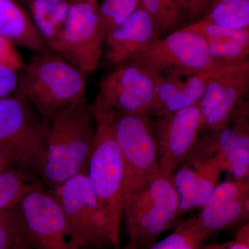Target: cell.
I'll return each mask as SVG.
<instances>
[{
	"label": "cell",
	"instance_id": "4dcf8cb0",
	"mask_svg": "<svg viewBox=\"0 0 249 249\" xmlns=\"http://www.w3.org/2000/svg\"><path fill=\"white\" fill-rule=\"evenodd\" d=\"M210 2L211 0H187L191 19L195 20L197 18L204 17L209 11Z\"/></svg>",
	"mask_w": 249,
	"mask_h": 249
},
{
	"label": "cell",
	"instance_id": "e0dca14e",
	"mask_svg": "<svg viewBox=\"0 0 249 249\" xmlns=\"http://www.w3.org/2000/svg\"><path fill=\"white\" fill-rule=\"evenodd\" d=\"M0 36L13 45L34 52L49 50L18 0H0Z\"/></svg>",
	"mask_w": 249,
	"mask_h": 249
},
{
	"label": "cell",
	"instance_id": "d6986e66",
	"mask_svg": "<svg viewBox=\"0 0 249 249\" xmlns=\"http://www.w3.org/2000/svg\"><path fill=\"white\" fill-rule=\"evenodd\" d=\"M70 4L69 0H25L23 4L49 50L57 54Z\"/></svg>",
	"mask_w": 249,
	"mask_h": 249
},
{
	"label": "cell",
	"instance_id": "7402d4cb",
	"mask_svg": "<svg viewBox=\"0 0 249 249\" xmlns=\"http://www.w3.org/2000/svg\"><path fill=\"white\" fill-rule=\"evenodd\" d=\"M0 249H34L19 204L0 211Z\"/></svg>",
	"mask_w": 249,
	"mask_h": 249
},
{
	"label": "cell",
	"instance_id": "ac0fdd59",
	"mask_svg": "<svg viewBox=\"0 0 249 249\" xmlns=\"http://www.w3.org/2000/svg\"><path fill=\"white\" fill-rule=\"evenodd\" d=\"M233 131L223 154L224 171L232 178L249 179V105L245 100L231 115Z\"/></svg>",
	"mask_w": 249,
	"mask_h": 249
},
{
	"label": "cell",
	"instance_id": "277c9868",
	"mask_svg": "<svg viewBox=\"0 0 249 249\" xmlns=\"http://www.w3.org/2000/svg\"><path fill=\"white\" fill-rule=\"evenodd\" d=\"M0 152L16 165L42 174L46 160L42 119L22 81L15 92L0 98Z\"/></svg>",
	"mask_w": 249,
	"mask_h": 249
},
{
	"label": "cell",
	"instance_id": "f546056e",
	"mask_svg": "<svg viewBox=\"0 0 249 249\" xmlns=\"http://www.w3.org/2000/svg\"><path fill=\"white\" fill-rule=\"evenodd\" d=\"M0 66L10 67L18 71H23L25 67L15 46L1 36H0Z\"/></svg>",
	"mask_w": 249,
	"mask_h": 249
},
{
	"label": "cell",
	"instance_id": "7c38bea8",
	"mask_svg": "<svg viewBox=\"0 0 249 249\" xmlns=\"http://www.w3.org/2000/svg\"><path fill=\"white\" fill-rule=\"evenodd\" d=\"M249 89V60L219 67L210 78L199 106L201 132L222 127Z\"/></svg>",
	"mask_w": 249,
	"mask_h": 249
},
{
	"label": "cell",
	"instance_id": "2e32d148",
	"mask_svg": "<svg viewBox=\"0 0 249 249\" xmlns=\"http://www.w3.org/2000/svg\"><path fill=\"white\" fill-rule=\"evenodd\" d=\"M216 70L188 76H161L156 91L152 116L160 119L200 102Z\"/></svg>",
	"mask_w": 249,
	"mask_h": 249
},
{
	"label": "cell",
	"instance_id": "8fae6325",
	"mask_svg": "<svg viewBox=\"0 0 249 249\" xmlns=\"http://www.w3.org/2000/svg\"><path fill=\"white\" fill-rule=\"evenodd\" d=\"M19 206L34 249H80L58 201L41 183L23 196Z\"/></svg>",
	"mask_w": 249,
	"mask_h": 249
},
{
	"label": "cell",
	"instance_id": "44dd1931",
	"mask_svg": "<svg viewBox=\"0 0 249 249\" xmlns=\"http://www.w3.org/2000/svg\"><path fill=\"white\" fill-rule=\"evenodd\" d=\"M27 171L14 165L0 173V211L19 204L28 192L40 183Z\"/></svg>",
	"mask_w": 249,
	"mask_h": 249
},
{
	"label": "cell",
	"instance_id": "8992f818",
	"mask_svg": "<svg viewBox=\"0 0 249 249\" xmlns=\"http://www.w3.org/2000/svg\"><path fill=\"white\" fill-rule=\"evenodd\" d=\"M152 113L116 114L115 134L124 167V195L142 189L160 175Z\"/></svg>",
	"mask_w": 249,
	"mask_h": 249
},
{
	"label": "cell",
	"instance_id": "52a82bcc",
	"mask_svg": "<svg viewBox=\"0 0 249 249\" xmlns=\"http://www.w3.org/2000/svg\"><path fill=\"white\" fill-rule=\"evenodd\" d=\"M106 36L98 0H75L70 4L58 54L88 74L99 65Z\"/></svg>",
	"mask_w": 249,
	"mask_h": 249
},
{
	"label": "cell",
	"instance_id": "ffe728a7",
	"mask_svg": "<svg viewBox=\"0 0 249 249\" xmlns=\"http://www.w3.org/2000/svg\"><path fill=\"white\" fill-rule=\"evenodd\" d=\"M183 161L189 163L194 170L191 203L193 211L200 209L204 204L219 183L224 169L217 160L211 159L186 158Z\"/></svg>",
	"mask_w": 249,
	"mask_h": 249
},
{
	"label": "cell",
	"instance_id": "30bf717a",
	"mask_svg": "<svg viewBox=\"0 0 249 249\" xmlns=\"http://www.w3.org/2000/svg\"><path fill=\"white\" fill-rule=\"evenodd\" d=\"M160 77L138 59H130L103 77L97 95L117 114L152 113Z\"/></svg>",
	"mask_w": 249,
	"mask_h": 249
},
{
	"label": "cell",
	"instance_id": "4316f807",
	"mask_svg": "<svg viewBox=\"0 0 249 249\" xmlns=\"http://www.w3.org/2000/svg\"><path fill=\"white\" fill-rule=\"evenodd\" d=\"M140 0H102L99 11L107 31L120 24L140 6Z\"/></svg>",
	"mask_w": 249,
	"mask_h": 249
},
{
	"label": "cell",
	"instance_id": "f1b7e54d",
	"mask_svg": "<svg viewBox=\"0 0 249 249\" xmlns=\"http://www.w3.org/2000/svg\"><path fill=\"white\" fill-rule=\"evenodd\" d=\"M22 78V71L0 66V98L15 92L19 88Z\"/></svg>",
	"mask_w": 249,
	"mask_h": 249
},
{
	"label": "cell",
	"instance_id": "4fadbf2b",
	"mask_svg": "<svg viewBox=\"0 0 249 249\" xmlns=\"http://www.w3.org/2000/svg\"><path fill=\"white\" fill-rule=\"evenodd\" d=\"M160 175H172L190 153L201 133L199 103L154 122Z\"/></svg>",
	"mask_w": 249,
	"mask_h": 249
},
{
	"label": "cell",
	"instance_id": "9a60e30c",
	"mask_svg": "<svg viewBox=\"0 0 249 249\" xmlns=\"http://www.w3.org/2000/svg\"><path fill=\"white\" fill-rule=\"evenodd\" d=\"M178 198L175 188L165 198L125 218L128 242L124 249H148L178 219Z\"/></svg>",
	"mask_w": 249,
	"mask_h": 249
},
{
	"label": "cell",
	"instance_id": "cb8c5ba5",
	"mask_svg": "<svg viewBox=\"0 0 249 249\" xmlns=\"http://www.w3.org/2000/svg\"><path fill=\"white\" fill-rule=\"evenodd\" d=\"M141 4L155 18L161 34L182 28L186 17L169 0H140Z\"/></svg>",
	"mask_w": 249,
	"mask_h": 249
},
{
	"label": "cell",
	"instance_id": "d4e9b609",
	"mask_svg": "<svg viewBox=\"0 0 249 249\" xmlns=\"http://www.w3.org/2000/svg\"><path fill=\"white\" fill-rule=\"evenodd\" d=\"M206 41L211 58L217 66L237 65L249 59V46L232 40Z\"/></svg>",
	"mask_w": 249,
	"mask_h": 249
},
{
	"label": "cell",
	"instance_id": "ba28073f",
	"mask_svg": "<svg viewBox=\"0 0 249 249\" xmlns=\"http://www.w3.org/2000/svg\"><path fill=\"white\" fill-rule=\"evenodd\" d=\"M133 58L160 76H188L219 68L204 37L182 27L158 39Z\"/></svg>",
	"mask_w": 249,
	"mask_h": 249
},
{
	"label": "cell",
	"instance_id": "e575fe53",
	"mask_svg": "<svg viewBox=\"0 0 249 249\" xmlns=\"http://www.w3.org/2000/svg\"><path fill=\"white\" fill-rule=\"evenodd\" d=\"M18 1H19V2L20 3V4L23 6V4H24V1H25V0H18Z\"/></svg>",
	"mask_w": 249,
	"mask_h": 249
},
{
	"label": "cell",
	"instance_id": "9c48e42d",
	"mask_svg": "<svg viewBox=\"0 0 249 249\" xmlns=\"http://www.w3.org/2000/svg\"><path fill=\"white\" fill-rule=\"evenodd\" d=\"M199 209L180 226L201 247L213 236L248 222L249 179L232 178L218 183Z\"/></svg>",
	"mask_w": 249,
	"mask_h": 249
},
{
	"label": "cell",
	"instance_id": "484cf974",
	"mask_svg": "<svg viewBox=\"0 0 249 249\" xmlns=\"http://www.w3.org/2000/svg\"><path fill=\"white\" fill-rule=\"evenodd\" d=\"M184 27L199 34L204 37L205 40H232L242 45L249 46V28L236 29L223 27L209 22L204 18L195 21Z\"/></svg>",
	"mask_w": 249,
	"mask_h": 249
},
{
	"label": "cell",
	"instance_id": "836d02e7",
	"mask_svg": "<svg viewBox=\"0 0 249 249\" xmlns=\"http://www.w3.org/2000/svg\"><path fill=\"white\" fill-rule=\"evenodd\" d=\"M244 1V0H211L210 2V8L214 4H219V3L235 2V1Z\"/></svg>",
	"mask_w": 249,
	"mask_h": 249
},
{
	"label": "cell",
	"instance_id": "5bb4252c",
	"mask_svg": "<svg viewBox=\"0 0 249 249\" xmlns=\"http://www.w3.org/2000/svg\"><path fill=\"white\" fill-rule=\"evenodd\" d=\"M160 34L155 18L140 4L129 17L107 31L106 60L113 67L127 61L158 40Z\"/></svg>",
	"mask_w": 249,
	"mask_h": 249
},
{
	"label": "cell",
	"instance_id": "1f68e13d",
	"mask_svg": "<svg viewBox=\"0 0 249 249\" xmlns=\"http://www.w3.org/2000/svg\"><path fill=\"white\" fill-rule=\"evenodd\" d=\"M198 249H249V242L235 239L222 243L204 244Z\"/></svg>",
	"mask_w": 249,
	"mask_h": 249
},
{
	"label": "cell",
	"instance_id": "8d00e7d4",
	"mask_svg": "<svg viewBox=\"0 0 249 249\" xmlns=\"http://www.w3.org/2000/svg\"><path fill=\"white\" fill-rule=\"evenodd\" d=\"M119 249V248H118V249Z\"/></svg>",
	"mask_w": 249,
	"mask_h": 249
},
{
	"label": "cell",
	"instance_id": "3957f363",
	"mask_svg": "<svg viewBox=\"0 0 249 249\" xmlns=\"http://www.w3.org/2000/svg\"><path fill=\"white\" fill-rule=\"evenodd\" d=\"M23 71L24 91L42 119L87 100L86 73L52 51L34 52Z\"/></svg>",
	"mask_w": 249,
	"mask_h": 249
},
{
	"label": "cell",
	"instance_id": "6da1fadb",
	"mask_svg": "<svg viewBox=\"0 0 249 249\" xmlns=\"http://www.w3.org/2000/svg\"><path fill=\"white\" fill-rule=\"evenodd\" d=\"M42 119L46 160L40 177L52 189L78 174L87 173L96 124L92 105L87 100Z\"/></svg>",
	"mask_w": 249,
	"mask_h": 249
},
{
	"label": "cell",
	"instance_id": "603a6c76",
	"mask_svg": "<svg viewBox=\"0 0 249 249\" xmlns=\"http://www.w3.org/2000/svg\"><path fill=\"white\" fill-rule=\"evenodd\" d=\"M203 18L223 27L249 28V0L214 4Z\"/></svg>",
	"mask_w": 249,
	"mask_h": 249
},
{
	"label": "cell",
	"instance_id": "83f0119b",
	"mask_svg": "<svg viewBox=\"0 0 249 249\" xmlns=\"http://www.w3.org/2000/svg\"><path fill=\"white\" fill-rule=\"evenodd\" d=\"M199 246L181 226L165 238L156 242L148 249H198Z\"/></svg>",
	"mask_w": 249,
	"mask_h": 249
},
{
	"label": "cell",
	"instance_id": "5b68a950",
	"mask_svg": "<svg viewBox=\"0 0 249 249\" xmlns=\"http://www.w3.org/2000/svg\"><path fill=\"white\" fill-rule=\"evenodd\" d=\"M61 206L73 240L80 249L119 248L86 173H80L52 188Z\"/></svg>",
	"mask_w": 249,
	"mask_h": 249
},
{
	"label": "cell",
	"instance_id": "d6a6232c",
	"mask_svg": "<svg viewBox=\"0 0 249 249\" xmlns=\"http://www.w3.org/2000/svg\"><path fill=\"white\" fill-rule=\"evenodd\" d=\"M16 165L7 156L0 152V173L9 169L11 167Z\"/></svg>",
	"mask_w": 249,
	"mask_h": 249
},
{
	"label": "cell",
	"instance_id": "7a4b0ae2",
	"mask_svg": "<svg viewBox=\"0 0 249 249\" xmlns=\"http://www.w3.org/2000/svg\"><path fill=\"white\" fill-rule=\"evenodd\" d=\"M92 107L96 137L87 175L111 231L120 240L124 217V167L116 138L117 113L108 107L98 95Z\"/></svg>",
	"mask_w": 249,
	"mask_h": 249
},
{
	"label": "cell",
	"instance_id": "d590c367",
	"mask_svg": "<svg viewBox=\"0 0 249 249\" xmlns=\"http://www.w3.org/2000/svg\"><path fill=\"white\" fill-rule=\"evenodd\" d=\"M69 1H75V0H69Z\"/></svg>",
	"mask_w": 249,
	"mask_h": 249
}]
</instances>
